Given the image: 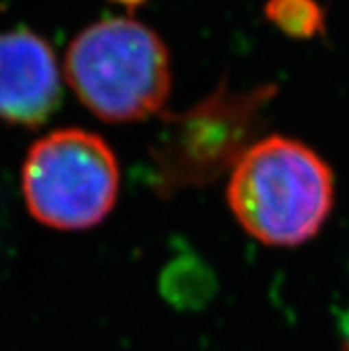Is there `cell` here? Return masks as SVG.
Masks as SVG:
<instances>
[{
    "instance_id": "1",
    "label": "cell",
    "mask_w": 349,
    "mask_h": 351,
    "mask_svg": "<svg viewBox=\"0 0 349 351\" xmlns=\"http://www.w3.org/2000/svg\"><path fill=\"white\" fill-rule=\"evenodd\" d=\"M244 230L269 246H298L317 236L335 202V178L305 143L269 136L252 143L226 187Z\"/></svg>"
},
{
    "instance_id": "2",
    "label": "cell",
    "mask_w": 349,
    "mask_h": 351,
    "mask_svg": "<svg viewBox=\"0 0 349 351\" xmlns=\"http://www.w3.org/2000/svg\"><path fill=\"white\" fill-rule=\"evenodd\" d=\"M64 62L80 102L111 123L155 114L171 88L166 45L130 16L104 18L86 27L68 47Z\"/></svg>"
},
{
    "instance_id": "3",
    "label": "cell",
    "mask_w": 349,
    "mask_h": 351,
    "mask_svg": "<svg viewBox=\"0 0 349 351\" xmlns=\"http://www.w3.org/2000/svg\"><path fill=\"white\" fill-rule=\"evenodd\" d=\"M22 187L38 221L58 230H84L98 225L115 207L118 160L98 134L53 130L27 154Z\"/></svg>"
},
{
    "instance_id": "4",
    "label": "cell",
    "mask_w": 349,
    "mask_h": 351,
    "mask_svg": "<svg viewBox=\"0 0 349 351\" xmlns=\"http://www.w3.org/2000/svg\"><path fill=\"white\" fill-rule=\"evenodd\" d=\"M273 88L234 93L221 88L184 114L173 116L154 150L163 182L169 187L207 184L234 165Z\"/></svg>"
},
{
    "instance_id": "5",
    "label": "cell",
    "mask_w": 349,
    "mask_h": 351,
    "mask_svg": "<svg viewBox=\"0 0 349 351\" xmlns=\"http://www.w3.org/2000/svg\"><path fill=\"white\" fill-rule=\"evenodd\" d=\"M61 75L50 45L29 31L0 34V118L38 127L61 104Z\"/></svg>"
},
{
    "instance_id": "6",
    "label": "cell",
    "mask_w": 349,
    "mask_h": 351,
    "mask_svg": "<svg viewBox=\"0 0 349 351\" xmlns=\"http://www.w3.org/2000/svg\"><path fill=\"white\" fill-rule=\"evenodd\" d=\"M265 16L292 38H314L324 31V14L317 0H267Z\"/></svg>"
},
{
    "instance_id": "7",
    "label": "cell",
    "mask_w": 349,
    "mask_h": 351,
    "mask_svg": "<svg viewBox=\"0 0 349 351\" xmlns=\"http://www.w3.org/2000/svg\"><path fill=\"white\" fill-rule=\"evenodd\" d=\"M339 323H337V328H339V335H341L342 346L346 351H349V307H346L344 311L339 314Z\"/></svg>"
},
{
    "instance_id": "8",
    "label": "cell",
    "mask_w": 349,
    "mask_h": 351,
    "mask_svg": "<svg viewBox=\"0 0 349 351\" xmlns=\"http://www.w3.org/2000/svg\"><path fill=\"white\" fill-rule=\"evenodd\" d=\"M112 2H116V4H119V5H121V8L136 9V8H139V5L145 4L146 0H112Z\"/></svg>"
}]
</instances>
